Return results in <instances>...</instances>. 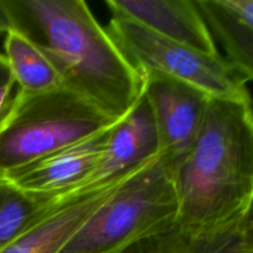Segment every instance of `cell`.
Wrapping results in <instances>:
<instances>
[{
    "label": "cell",
    "instance_id": "cell-1",
    "mask_svg": "<svg viewBox=\"0 0 253 253\" xmlns=\"http://www.w3.org/2000/svg\"><path fill=\"white\" fill-rule=\"evenodd\" d=\"M175 224L195 235L244 226L253 215L252 101L210 98L199 135L173 168Z\"/></svg>",
    "mask_w": 253,
    "mask_h": 253
},
{
    "label": "cell",
    "instance_id": "cell-2",
    "mask_svg": "<svg viewBox=\"0 0 253 253\" xmlns=\"http://www.w3.org/2000/svg\"><path fill=\"white\" fill-rule=\"evenodd\" d=\"M19 31L46 53L67 88L120 120L142 91V77L83 0H11Z\"/></svg>",
    "mask_w": 253,
    "mask_h": 253
},
{
    "label": "cell",
    "instance_id": "cell-3",
    "mask_svg": "<svg viewBox=\"0 0 253 253\" xmlns=\"http://www.w3.org/2000/svg\"><path fill=\"white\" fill-rule=\"evenodd\" d=\"M118 121L66 85L37 94L17 89L0 119V178Z\"/></svg>",
    "mask_w": 253,
    "mask_h": 253
},
{
    "label": "cell",
    "instance_id": "cell-4",
    "mask_svg": "<svg viewBox=\"0 0 253 253\" xmlns=\"http://www.w3.org/2000/svg\"><path fill=\"white\" fill-rule=\"evenodd\" d=\"M178 209L173 167L160 155L124 182L61 253H118L173 226Z\"/></svg>",
    "mask_w": 253,
    "mask_h": 253
},
{
    "label": "cell",
    "instance_id": "cell-5",
    "mask_svg": "<svg viewBox=\"0 0 253 253\" xmlns=\"http://www.w3.org/2000/svg\"><path fill=\"white\" fill-rule=\"evenodd\" d=\"M105 30L140 74L152 72L170 77L211 98L252 101L247 82L220 53H203L114 15Z\"/></svg>",
    "mask_w": 253,
    "mask_h": 253
},
{
    "label": "cell",
    "instance_id": "cell-6",
    "mask_svg": "<svg viewBox=\"0 0 253 253\" xmlns=\"http://www.w3.org/2000/svg\"><path fill=\"white\" fill-rule=\"evenodd\" d=\"M141 77L157 126L160 155L174 168L194 145L211 96L162 74L148 72Z\"/></svg>",
    "mask_w": 253,
    "mask_h": 253
},
{
    "label": "cell",
    "instance_id": "cell-7",
    "mask_svg": "<svg viewBox=\"0 0 253 253\" xmlns=\"http://www.w3.org/2000/svg\"><path fill=\"white\" fill-rule=\"evenodd\" d=\"M158 156L157 126L142 90L131 110L110 128L103 155L84 179L79 193H85L132 172Z\"/></svg>",
    "mask_w": 253,
    "mask_h": 253
},
{
    "label": "cell",
    "instance_id": "cell-8",
    "mask_svg": "<svg viewBox=\"0 0 253 253\" xmlns=\"http://www.w3.org/2000/svg\"><path fill=\"white\" fill-rule=\"evenodd\" d=\"M111 127L59 148L4 178L32 194L61 198L83 194L79 188L100 160Z\"/></svg>",
    "mask_w": 253,
    "mask_h": 253
},
{
    "label": "cell",
    "instance_id": "cell-9",
    "mask_svg": "<svg viewBox=\"0 0 253 253\" xmlns=\"http://www.w3.org/2000/svg\"><path fill=\"white\" fill-rule=\"evenodd\" d=\"M114 16L137 22L160 36L207 54H219L216 42L193 0H106Z\"/></svg>",
    "mask_w": 253,
    "mask_h": 253
},
{
    "label": "cell",
    "instance_id": "cell-10",
    "mask_svg": "<svg viewBox=\"0 0 253 253\" xmlns=\"http://www.w3.org/2000/svg\"><path fill=\"white\" fill-rule=\"evenodd\" d=\"M140 168L71 198L16 241L2 249L0 253H61L94 212L98 211L123 183Z\"/></svg>",
    "mask_w": 253,
    "mask_h": 253
},
{
    "label": "cell",
    "instance_id": "cell-11",
    "mask_svg": "<svg viewBox=\"0 0 253 253\" xmlns=\"http://www.w3.org/2000/svg\"><path fill=\"white\" fill-rule=\"evenodd\" d=\"M71 198L32 194L20 189L6 178H0V251Z\"/></svg>",
    "mask_w": 253,
    "mask_h": 253
},
{
    "label": "cell",
    "instance_id": "cell-12",
    "mask_svg": "<svg viewBox=\"0 0 253 253\" xmlns=\"http://www.w3.org/2000/svg\"><path fill=\"white\" fill-rule=\"evenodd\" d=\"M5 58L19 90L43 93L64 85L62 76L43 51L19 30L5 35Z\"/></svg>",
    "mask_w": 253,
    "mask_h": 253
},
{
    "label": "cell",
    "instance_id": "cell-13",
    "mask_svg": "<svg viewBox=\"0 0 253 253\" xmlns=\"http://www.w3.org/2000/svg\"><path fill=\"white\" fill-rule=\"evenodd\" d=\"M214 40L226 52L225 58L246 82H253V31L226 14L215 0H195Z\"/></svg>",
    "mask_w": 253,
    "mask_h": 253
},
{
    "label": "cell",
    "instance_id": "cell-14",
    "mask_svg": "<svg viewBox=\"0 0 253 253\" xmlns=\"http://www.w3.org/2000/svg\"><path fill=\"white\" fill-rule=\"evenodd\" d=\"M216 236L189 234L174 224L118 253H216Z\"/></svg>",
    "mask_w": 253,
    "mask_h": 253
},
{
    "label": "cell",
    "instance_id": "cell-15",
    "mask_svg": "<svg viewBox=\"0 0 253 253\" xmlns=\"http://www.w3.org/2000/svg\"><path fill=\"white\" fill-rule=\"evenodd\" d=\"M216 253H253V215L239 230L217 239Z\"/></svg>",
    "mask_w": 253,
    "mask_h": 253
},
{
    "label": "cell",
    "instance_id": "cell-16",
    "mask_svg": "<svg viewBox=\"0 0 253 253\" xmlns=\"http://www.w3.org/2000/svg\"><path fill=\"white\" fill-rule=\"evenodd\" d=\"M235 21L253 31V0H215Z\"/></svg>",
    "mask_w": 253,
    "mask_h": 253
},
{
    "label": "cell",
    "instance_id": "cell-17",
    "mask_svg": "<svg viewBox=\"0 0 253 253\" xmlns=\"http://www.w3.org/2000/svg\"><path fill=\"white\" fill-rule=\"evenodd\" d=\"M16 29V17L11 0H0V35H6L9 31Z\"/></svg>",
    "mask_w": 253,
    "mask_h": 253
},
{
    "label": "cell",
    "instance_id": "cell-18",
    "mask_svg": "<svg viewBox=\"0 0 253 253\" xmlns=\"http://www.w3.org/2000/svg\"><path fill=\"white\" fill-rule=\"evenodd\" d=\"M14 88L15 82L14 79H10L6 83L0 84V119L5 115V113L9 109L11 104L12 98H14Z\"/></svg>",
    "mask_w": 253,
    "mask_h": 253
},
{
    "label": "cell",
    "instance_id": "cell-19",
    "mask_svg": "<svg viewBox=\"0 0 253 253\" xmlns=\"http://www.w3.org/2000/svg\"><path fill=\"white\" fill-rule=\"evenodd\" d=\"M10 79H11V73H10L9 64L4 54L0 53V84L6 83Z\"/></svg>",
    "mask_w": 253,
    "mask_h": 253
}]
</instances>
